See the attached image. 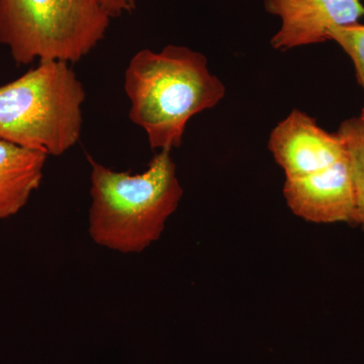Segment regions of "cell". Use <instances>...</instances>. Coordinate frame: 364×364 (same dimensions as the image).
Returning a JSON list of instances; mask_svg holds the SVG:
<instances>
[{
  "mask_svg": "<svg viewBox=\"0 0 364 364\" xmlns=\"http://www.w3.org/2000/svg\"><path fill=\"white\" fill-rule=\"evenodd\" d=\"M267 146L286 179L310 176L346 154L338 134L321 128L315 119L299 109H294L277 124Z\"/></svg>",
  "mask_w": 364,
  "mask_h": 364,
  "instance_id": "cell-5",
  "label": "cell"
},
{
  "mask_svg": "<svg viewBox=\"0 0 364 364\" xmlns=\"http://www.w3.org/2000/svg\"><path fill=\"white\" fill-rule=\"evenodd\" d=\"M329 41L338 44L353 63L358 85L364 90V25L335 26L328 33Z\"/></svg>",
  "mask_w": 364,
  "mask_h": 364,
  "instance_id": "cell-10",
  "label": "cell"
},
{
  "mask_svg": "<svg viewBox=\"0 0 364 364\" xmlns=\"http://www.w3.org/2000/svg\"><path fill=\"white\" fill-rule=\"evenodd\" d=\"M138 0H105V7L112 18L131 13L136 7Z\"/></svg>",
  "mask_w": 364,
  "mask_h": 364,
  "instance_id": "cell-11",
  "label": "cell"
},
{
  "mask_svg": "<svg viewBox=\"0 0 364 364\" xmlns=\"http://www.w3.org/2000/svg\"><path fill=\"white\" fill-rule=\"evenodd\" d=\"M48 156L0 140V220L18 214L40 188Z\"/></svg>",
  "mask_w": 364,
  "mask_h": 364,
  "instance_id": "cell-8",
  "label": "cell"
},
{
  "mask_svg": "<svg viewBox=\"0 0 364 364\" xmlns=\"http://www.w3.org/2000/svg\"><path fill=\"white\" fill-rule=\"evenodd\" d=\"M264 9L280 20L270 41L277 51L327 42L331 28L354 25L364 16L361 0H264Z\"/></svg>",
  "mask_w": 364,
  "mask_h": 364,
  "instance_id": "cell-6",
  "label": "cell"
},
{
  "mask_svg": "<svg viewBox=\"0 0 364 364\" xmlns=\"http://www.w3.org/2000/svg\"><path fill=\"white\" fill-rule=\"evenodd\" d=\"M284 196L291 212L306 221L352 223L355 193L347 152L327 168L299 178L286 179Z\"/></svg>",
  "mask_w": 364,
  "mask_h": 364,
  "instance_id": "cell-7",
  "label": "cell"
},
{
  "mask_svg": "<svg viewBox=\"0 0 364 364\" xmlns=\"http://www.w3.org/2000/svg\"><path fill=\"white\" fill-rule=\"evenodd\" d=\"M124 92L131 104L129 117L145 132L150 147L171 151L181 145L189 119L219 105L226 87L202 53L168 45L132 57Z\"/></svg>",
  "mask_w": 364,
  "mask_h": 364,
  "instance_id": "cell-1",
  "label": "cell"
},
{
  "mask_svg": "<svg viewBox=\"0 0 364 364\" xmlns=\"http://www.w3.org/2000/svg\"><path fill=\"white\" fill-rule=\"evenodd\" d=\"M112 18L105 0H0V45L18 65L75 63L105 39Z\"/></svg>",
  "mask_w": 364,
  "mask_h": 364,
  "instance_id": "cell-4",
  "label": "cell"
},
{
  "mask_svg": "<svg viewBox=\"0 0 364 364\" xmlns=\"http://www.w3.org/2000/svg\"><path fill=\"white\" fill-rule=\"evenodd\" d=\"M86 93L70 64L40 61L0 85V140L60 156L81 136Z\"/></svg>",
  "mask_w": 364,
  "mask_h": 364,
  "instance_id": "cell-3",
  "label": "cell"
},
{
  "mask_svg": "<svg viewBox=\"0 0 364 364\" xmlns=\"http://www.w3.org/2000/svg\"><path fill=\"white\" fill-rule=\"evenodd\" d=\"M337 134L343 140L353 177L355 210L351 224L364 229V122L359 117L346 119Z\"/></svg>",
  "mask_w": 364,
  "mask_h": 364,
  "instance_id": "cell-9",
  "label": "cell"
},
{
  "mask_svg": "<svg viewBox=\"0 0 364 364\" xmlns=\"http://www.w3.org/2000/svg\"><path fill=\"white\" fill-rule=\"evenodd\" d=\"M170 152L160 151L138 174L114 171L87 155L88 233L95 244L117 252L140 253L160 238L183 196Z\"/></svg>",
  "mask_w": 364,
  "mask_h": 364,
  "instance_id": "cell-2",
  "label": "cell"
},
{
  "mask_svg": "<svg viewBox=\"0 0 364 364\" xmlns=\"http://www.w3.org/2000/svg\"><path fill=\"white\" fill-rule=\"evenodd\" d=\"M361 119L364 122V109H363V112H361L360 116H359Z\"/></svg>",
  "mask_w": 364,
  "mask_h": 364,
  "instance_id": "cell-12",
  "label": "cell"
}]
</instances>
